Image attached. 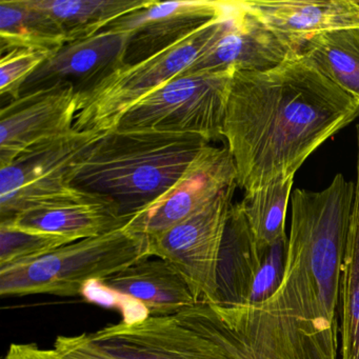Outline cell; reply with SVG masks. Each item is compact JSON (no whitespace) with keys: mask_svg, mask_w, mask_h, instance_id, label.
Segmentation results:
<instances>
[{"mask_svg":"<svg viewBox=\"0 0 359 359\" xmlns=\"http://www.w3.org/2000/svg\"><path fill=\"white\" fill-rule=\"evenodd\" d=\"M355 184L296 189L283 283L257 304L213 309L239 359H337L339 294Z\"/></svg>","mask_w":359,"mask_h":359,"instance_id":"1","label":"cell"},{"mask_svg":"<svg viewBox=\"0 0 359 359\" xmlns=\"http://www.w3.org/2000/svg\"><path fill=\"white\" fill-rule=\"evenodd\" d=\"M358 117V100L302 54L269 70L235 71L224 138L237 184L252 193L294 177L313 152Z\"/></svg>","mask_w":359,"mask_h":359,"instance_id":"2","label":"cell"},{"mask_svg":"<svg viewBox=\"0 0 359 359\" xmlns=\"http://www.w3.org/2000/svg\"><path fill=\"white\" fill-rule=\"evenodd\" d=\"M210 144L190 134L115 128L73 163L71 184L132 218L167 193Z\"/></svg>","mask_w":359,"mask_h":359,"instance_id":"3","label":"cell"},{"mask_svg":"<svg viewBox=\"0 0 359 359\" xmlns=\"http://www.w3.org/2000/svg\"><path fill=\"white\" fill-rule=\"evenodd\" d=\"M147 257H151L148 237L123 226L62 245L27 264L0 270V295H81L90 283L102 281Z\"/></svg>","mask_w":359,"mask_h":359,"instance_id":"4","label":"cell"},{"mask_svg":"<svg viewBox=\"0 0 359 359\" xmlns=\"http://www.w3.org/2000/svg\"><path fill=\"white\" fill-rule=\"evenodd\" d=\"M121 359H239L226 327L209 304L165 316H144L91 334Z\"/></svg>","mask_w":359,"mask_h":359,"instance_id":"5","label":"cell"},{"mask_svg":"<svg viewBox=\"0 0 359 359\" xmlns=\"http://www.w3.org/2000/svg\"><path fill=\"white\" fill-rule=\"evenodd\" d=\"M235 71L182 73L132 107L116 129L190 134L210 142L224 140L226 102Z\"/></svg>","mask_w":359,"mask_h":359,"instance_id":"6","label":"cell"},{"mask_svg":"<svg viewBox=\"0 0 359 359\" xmlns=\"http://www.w3.org/2000/svg\"><path fill=\"white\" fill-rule=\"evenodd\" d=\"M219 16L173 47L144 62L123 67L79 94L73 130L104 133L115 129L132 107L186 72L198 60L215 34Z\"/></svg>","mask_w":359,"mask_h":359,"instance_id":"7","label":"cell"},{"mask_svg":"<svg viewBox=\"0 0 359 359\" xmlns=\"http://www.w3.org/2000/svg\"><path fill=\"white\" fill-rule=\"evenodd\" d=\"M102 134L73 131L36 144L0 168V222L39 208L100 201L75 189L71 172L73 163Z\"/></svg>","mask_w":359,"mask_h":359,"instance_id":"8","label":"cell"},{"mask_svg":"<svg viewBox=\"0 0 359 359\" xmlns=\"http://www.w3.org/2000/svg\"><path fill=\"white\" fill-rule=\"evenodd\" d=\"M237 187L236 165L228 146L208 144L180 180L154 203L134 215L126 226L153 238Z\"/></svg>","mask_w":359,"mask_h":359,"instance_id":"9","label":"cell"},{"mask_svg":"<svg viewBox=\"0 0 359 359\" xmlns=\"http://www.w3.org/2000/svg\"><path fill=\"white\" fill-rule=\"evenodd\" d=\"M234 192L224 193L188 219L149 239L151 257L175 266L201 302H211L215 294L218 258Z\"/></svg>","mask_w":359,"mask_h":359,"instance_id":"10","label":"cell"},{"mask_svg":"<svg viewBox=\"0 0 359 359\" xmlns=\"http://www.w3.org/2000/svg\"><path fill=\"white\" fill-rule=\"evenodd\" d=\"M297 54L266 26L247 1H224L209 47L184 73L269 70Z\"/></svg>","mask_w":359,"mask_h":359,"instance_id":"11","label":"cell"},{"mask_svg":"<svg viewBox=\"0 0 359 359\" xmlns=\"http://www.w3.org/2000/svg\"><path fill=\"white\" fill-rule=\"evenodd\" d=\"M79 94L60 83L22 96L0 112V168L46 140L68 135L79 112Z\"/></svg>","mask_w":359,"mask_h":359,"instance_id":"12","label":"cell"},{"mask_svg":"<svg viewBox=\"0 0 359 359\" xmlns=\"http://www.w3.org/2000/svg\"><path fill=\"white\" fill-rule=\"evenodd\" d=\"M224 1L182 0L155 3L111 24L104 30L127 33V66L144 62L192 36L222 13Z\"/></svg>","mask_w":359,"mask_h":359,"instance_id":"13","label":"cell"},{"mask_svg":"<svg viewBox=\"0 0 359 359\" xmlns=\"http://www.w3.org/2000/svg\"><path fill=\"white\" fill-rule=\"evenodd\" d=\"M128 39L127 33L107 29L89 39L66 43L27 79L20 97L60 83L72 85L79 94L86 93L127 66Z\"/></svg>","mask_w":359,"mask_h":359,"instance_id":"14","label":"cell"},{"mask_svg":"<svg viewBox=\"0 0 359 359\" xmlns=\"http://www.w3.org/2000/svg\"><path fill=\"white\" fill-rule=\"evenodd\" d=\"M98 283L111 293L137 302L148 316L175 314L201 302L188 278L161 258H144Z\"/></svg>","mask_w":359,"mask_h":359,"instance_id":"15","label":"cell"},{"mask_svg":"<svg viewBox=\"0 0 359 359\" xmlns=\"http://www.w3.org/2000/svg\"><path fill=\"white\" fill-rule=\"evenodd\" d=\"M266 26L300 54L304 43L327 31L359 27L356 0L247 1Z\"/></svg>","mask_w":359,"mask_h":359,"instance_id":"16","label":"cell"},{"mask_svg":"<svg viewBox=\"0 0 359 359\" xmlns=\"http://www.w3.org/2000/svg\"><path fill=\"white\" fill-rule=\"evenodd\" d=\"M264 253L258 250L243 203H233L220 248L212 308L247 304Z\"/></svg>","mask_w":359,"mask_h":359,"instance_id":"17","label":"cell"},{"mask_svg":"<svg viewBox=\"0 0 359 359\" xmlns=\"http://www.w3.org/2000/svg\"><path fill=\"white\" fill-rule=\"evenodd\" d=\"M130 220L131 217L121 215L114 205L100 199L39 208L3 222L77 241L123 228Z\"/></svg>","mask_w":359,"mask_h":359,"instance_id":"18","label":"cell"},{"mask_svg":"<svg viewBox=\"0 0 359 359\" xmlns=\"http://www.w3.org/2000/svg\"><path fill=\"white\" fill-rule=\"evenodd\" d=\"M60 24L67 43L89 39L116 20L146 9L155 0H27Z\"/></svg>","mask_w":359,"mask_h":359,"instance_id":"19","label":"cell"},{"mask_svg":"<svg viewBox=\"0 0 359 359\" xmlns=\"http://www.w3.org/2000/svg\"><path fill=\"white\" fill-rule=\"evenodd\" d=\"M66 43L64 30L50 14L29 5L27 0L0 1L1 55L16 49L54 53Z\"/></svg>","mask_w":359,"mask_h":359,"instance_id":"20","label":"cell"},{"mask_svg":"<svg viewBox=\"0 0 359 359\" xmlns=\"http://www.w3.org/2000/svg\"><path fill=\"white\" fill-rule=\"evenodd\" d=\"M354 201L341 268L339 335L341 359H359V123Z\"/></svg>","mask_w":359,"mask_h":359,"instance_id":"21","label":"cell"},{"mask_svg":"<svg viewBox=\"0 0 359 359\" xmlns=\"http://www.w3.org/2000/svg\"><path fill=\"white\" fill-rule=\"evenodd\" d=\"M327 79L359 102V27L327 31L300 50Z\"/></svg>","mask_w":359,"mask_h":359,"instance_id":"22","label":"cell"},{"mask_svg":"<svg viewBox=\"0 0 359 359\" xmlns=\"http://www.w3.org/2000/svg\"><path fill=\"white\" fill-rule=\"evenodd\" d=\"M294 177L279 180L252 193L241 201L258 250L264 253L269 245L285 236V217L291 201Z\"/></svg>","mask_w":359,"mask_h":359,"instance_id":"23","label":"cell"},{"mask_svg":"<svg viewBox=\"0 0 359 359\" xmlns=\"http://www.w3.org/2000/svg\"><path fill=\"white\" fill-rule=\"evenodd\" d=\"M74 243L67 237L0 222V270L39 259L54 250Z\"/></svg>","mask_w":359,"mask_h":359,"instance_id":"24","label":"cell"},{"mask_svg":"<svg viewBox=\"0 0 359 359\" xmlns=\"http://www.w3.org/2000/svg\"><path fill=\"white\" fill-rule=\"evenodd\" d=\"M53 53L33 49H16L1 55L0 60V94L11 102L20 98L27 79Z\"/></svg>","mask_w":359,"mask_h":359,"instance_id":"25","label":"cell"},{"mask_svg":"<svg viewBox=\"0 0 359 359\" xmlns=\"http://www.w3.org/2000/svg\"><path fill=\"white\" fill-rule=\"evenodd\" d=\"M287 245L289 237L285 235L264 250L249 299L245 304L266 302L280 287L287 266Z\"/></svg>","mask_w":359,"mask_h":359,"instance_id":"26","label":"cell"},{"mask_svg":"<svg viewBox=\"0 0 359 359\" xmlns=\"http://www.w3.org/2000/svg\"><path fill=\"white\" fill-rule=\"evenodd\" d=\"M43 359H121L102 348L91 334L57 336L50 348H41Z\"/></svg>","mask_w":359,"mask_h":359,"instance_id":"27","label":"cell"},{"mask_svg":"<svg viewBox=\"0 0 359 359\" xmlns=\"http://www.w3.org/2000/svg\"><path fill=\"white\" fill-rule=\"evenodd\" d=\"M3 359H43V357L37 344H12Z\"/></svg>","mask_w":359,"mask_h":359,"instance_id":"28","label":"cell"},{"mask_svg":"<svg viewBox=\"0 0 359 359\" xmlns=\"http://www.w3.org/2000/svg\"><path fill=\"white\" fill-rule=\"evenodd\" d=\"M357 5L359 6V0H356Z\"/></svg>","mask_w":359,"mask_h":359,"instance_id":"29","label":"cell"}]
</instances>
